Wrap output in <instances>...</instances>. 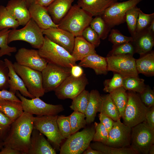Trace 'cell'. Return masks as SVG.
<instances>
[{"label": "cell", "instance_id": "d6986e66", "mask_svg": "<svg viewBox=\"0 0 154 154\" xmlns=\"http://www.w3.org/2000/svg\"><path fill=\"white\" fill-rule=\"evenodd\" d=\"M56 152L43 134L33 129L31 135L29 154H56Z\"/></svg>", "mask_w": 154, "mask_h": 154}, {"label": "cell", "instance_id": "f35d334b", "mask_svg": "<svg viewBox=\"0 0 154 154\" xmlns=\"http://www.w3.org/2000/svg\"><path fill=\"white\" fill-rule=\"evenodd\" d=\"M69 116L71 135L85 127L87 123L85 119L86 116L85 114L77 111H74Z\"/></svg>", "mask_w": 154, "mask_h": 154}, {"label": "cell", "instance_id": "8d00e7d4", "mask_svg": "<svg viewBox=\"0 0 154 154\" xmlns=\"http://www.w3.org/2000/svg\"><path fill=\"white\" fill-rule=\"evenodd\" d=\"M140 10V9L136 6L128 10L126 13L125 22L129 31L132 37L136 34L138 15Z\"/></svg>", "mask_w": 154, "mask_h": 154}, {"label": "cell", "instance_id": "4dcf8cb0", "mask_svg": "<svg viewBox=\"0 0 154 154\" xmlns=\"http://www.w3.org/2000/svg\"><path fill=\"white\" fill-rule=\"evenodd\" d=\"M126 90L122 86L109 93L113 102L118 109L121 117H123L128 100Z\"/></svg>", "mask_w": 154, "mask_h": 154}, {"label": "cell", "instance_id": "f1b7e54d", "mask_svg": "<svg viewBox=\"0 0 154 154\" xmlns=\"http://www.w3.org/2000/svg\"><path fill=\"white\" fill-rule=\"evenodd\" d=\"M0 110L13 122L24 112L21 102L8 100H0Z\"/></svg>", "mask_w": 154, "mask_h": 154}, {"label": "cell", "instance_id": "4316f807", "mask_svg": "<svg viewBox=\"0 0 154 154\" xmlns=\"http://www.w3.org/2000/svg\"><path fill=\"white\" fill-rule=\"evenodd\" d=\"M136 67L138 74H142L147 76L154 75V51L140 55L135 60Z\"/></svg>", "mask_w": 154, "mask_h": 154}, {"label": "cell", "instance_id": "db71d44e", "mask_svg": "<svg viewBox=\"0 0 154 154\" xmlns=\"http://www.w3.org/2000/svg\"><path fill=\"white\" fill-rule=\"evenodd\" d=\"M82 67L75 64L70 68L71 75L75 78L81 77L84 74V71Z\"/></svg>", "mask_w": 154, "mask_h": 154}, {"label": "cell", "instance_id": "484cf974", "mask_svg": "<svg viewBox=\"0 0 154 154\" xmlns=\"http://www.w3.org/2000/svg\"><path fill=\"white\" fill-rule=\"evenodd\" d=\"M95 47L82 36L75 37L74 46L71 55L76 61L81 60L90 55L96 53Z\"/></svg>", "mask_w": 154, "mask_h": 154}, {"label": "cell", "instance_id": "7a4b0ae2", "mask_svg": "<svg viewBox=\"0 0 154 154\" xmlns=\"http://www.w3.org/2000/svg\"><path fill=\"white\" fill-rule=\"evenodd\" d=\"M92 17L75 4L58 24V28L70 32L75 37L81 36L84 30L90 26Z\"/></svg>", "mask_w": 154, "mask_h": 154}, {"label": "cell", "instance_id": "7bdbcfd3", "mask_svg": "<svg viewBox=\"0 0 154 154\" xmlns=\"http://www.w3.org/2000/svg\"><path fill=\"white\" fill-rule=\"evenodd\" d=\"M154 19V13L151 14H146L144 13L141 10L138 14L136 34L147 28Z\"/></svg>", "mask_w": 154, "mask_h": 154}, {"label": "cell", "instance_id": "d590c367", "mask_svg": "<svg viewBox=\"0 0 154 154\" xmlns=\"http://www.w3.org/2000/svg\"><path fill=\"white\" fill-rule=\"evenodd\" d=\"M90 92L85 89L72 100L70 109L85 114L89 102Z\"/></svg>", "mask_w": 154, "mask_h": 154}, {"label": "cell", "instance_id": "cb8c5ba5", "mask_svg": "<svg viewBox=\"0 0 154 154\" xmlns=\"http://www.w3.org/2000/svg\"><path fill=\"white\" fill-rule=\"evenodd\" d=\"M78 65L92 69L97 75H106L108 72L106 57L97 53L88 55L80 60Z\"/></svg>", "mask_w": 154, "mask_h": 154}, {"label": "cell", "instance_id": "6da1fadb", "mask_svg": "<svg viewBox=\"0 0 154 154\" xmlns=\"http://www.w3.org/2000/svg\"><path fill=\"white\" fill-rule=\"evenodd\" d=\"M34 117L33 115L24 112L12 123L3 141L4 146H10L21 154H28L34 129Z\"/></svg>", "mask_w": 154, "mask_h": 154}, {"label": "cell", "instance_id": "8fae6325", "mask_svg": "<svg viewBox=\"0 0 154 154\" xmlns=\"http://www.w3.org/2000/svg\"><path fill=\"white\" fill-rule=\"evenodd\" d=\"M41 72L44 93L54 91L71 75L70 68L49 63Z\"/></svg>", "mask_w": 154, "mask_h": 154}, {"label": "cell", "instance_id": "83f0119b", "mask_svg": "<svg viewBox=\"0 0 154 154\" xmlns=\"http://www.w3.org/2000/svg\"><path fill=\"white\" fill-rule=\"evenodd\" d=\"M101 100V96L98 90H93L91 91L85 113L87 124H90L94 121L96 114L98 112Z\"/></svg>", "mask_w": 154, "mask_h": 154}, {"label": "cell", "instance_id": "9f6ffc18", "mask_svg": "<svg viewBox=\"0 0 154 154\" xmlns=\"http://www.w3.org/2000/svg\"><path fill=\"white\" fill-rule=\"evenodd\" d=\"M55 0H36L35 3L47 7Z\"/></svg>", "mask_w": 154, "mask_h": 154}, {"label": "cell", "instance_id": "11a10c76", "mask_svg": "<svg viewBox=\"0 0 154 154\" xmlns=\"http://www.w3.org/2000/svg\"><path fill=\"white\" fill-rule=\"evenodd\" d=\"M21 152L9 146H4L0 151V154H21Z\"/></svg>", "mask_w": 154, "mask_h": 154}, {"label": "cell", "instance_id": "4fadbf2b", "mask_svg": "<svg viewBox=\"0 0 154 154\" xmlns=\"http://www.w3.org/2000/svg\"><path fill=\"white\" fill-rule=\"evenodd\" d=\"M108 71L120 74L124 78L139 76L135 60L130 54L117 55L106 57Z\"/></svg>", "mask_w": 154, "mask_h": 154}, {"label": "cell", "instance_id": "2e32d148", "mask_svg": "<svg viewBox=\"0 0 154 154\" xmlns=\"http://www.w3.org/2000/svg\"><path fill=\"white\" fill-rule=\"evenodd\" d=\"M15 58L19 64L40 72L45 68L48 64L40 55L38 50L22 48L18 50Z\"/></svg>", "mask_w": 154, "mask_h": 154}, {"label": "cell", "instance_id": "91938a15", "mask_svg": "<svg viewBox=\"0 0 154 154\" xmlns=\"http://www.w3.org/2000/svg\"><path fill=\"white\" fill-rule=\"evenodd\" d=\"M36 0H25L28 7L31 4L35 3Z\"/></svg>", "mask_w": 154, "mask_h": 154}, {"label": "cell", "instance_id": "ac0fdd59", "mask_svg": "<svg viewBox=\"0 0 154 154\" xmlns=\"http://www.w3.org/2000/svg\"><path fill=\"white\" fill-rule=\"evenodd\" d=\"M31 18L42 30L58 27V25L53 21L46 7L35 3L28 8Z\"/></svg>", "mask_w": 154, "mask_h": 154}, {"label": "cell", "instance_id": "8992f818", "mask_svg": "<svg viewBox=\"0 0 154 154\" xmlns=\"http://www.w3.org/2000/svg\"><path fill=\"white\" fill-rule=\"evenodd\" d=\"M154 143V129L146 121L131 128L130 147L137 154H148Z\"/></svg>", "mask_w": 154, "mask_h": 154}, {"label": "cell", "instance_id": "5bb4252c", "mask_svg": "<svg viewBox=\"0 0 154 154\" xmlns=\"http://www.w3.org/2000/svg\"><path fill=\"white\" fill-rule=\"evenodd\" d=\"M88 84L85 74H84L78 78H75L70 75L54 91L59 99L69 98L73 100L85 90Z\"/></svg>", "mask_w": 154, "mask_h": 154}, {"label": "cell", "instance_id": "ee69618b", "mask_svg": "<svg viewBox=\"0 0 154 154\" xmlns=\"http://www.w3.org/2000/svg\"><path fill=\"white\" fill-rule=\"evenodd\" d=\"M94 126L95 132L92 141L106 144L108 138L109 132L104 126L100 123L95 122Z\"/></svg>", "mask_w": 154, "mask_h": 154}, {"label": "cell", "instance_id": "d4e9b609", "mask_svg": "<svg viewBox=\"0 0 154 154\" xmlns=\"http://www.w3.org/2000/svg\"><path fill=\"white\" fill-rule=\"evenodd\" d=\"M74 0H55L47 7L53 21L58 25L71 7Z\"/></svg>", "mask_w": 154, "mask_h": 154}, {"label": "cell", "instance_id": "44dd1931", "mask_svg": "<svg viewBox=\"0 0 154 154\" xmlns=\"http://www.w3.org/2000/svg\"><path fill=\"white\" fill-rule=\"evenodd\" d=\"M132 41L135 52L140 55L149 52L154 46V33L148 28L136 33Z\"/></svg>", "mask_w": 154, "mask_h": 154}, {"label": "cell", "instance_id": "9a60e30c", "mask_svg": "<svg viewBox=\"0 0 154 154\" xmlns=\"http://www.w3.org/2000/svg\"><path fill=\"white\" fill-rule=\"evenodd\" d=\"M131 128L121 122L120 118L114 121L106 145L117 148L127 147L131 144Z\"/></svg>", "mask_w": 154, "mask_h": 154}, {"label": "cell", "instance_id": "6f0895ef", "mask_svg": "<svg viewBox=\"0 0 154 154\" xmlns=\"http://www.w3.org/2000/svg\"><path fill=\"white\" fill-rule=\"evenodd\" d=\"M83 154H103L102 152L92 149L89 146L82 153Z\"/></svg>", "mask_w": 154, "mask_h": 154}, {"label": "cell", "instance_id": "836d02e7", "mask_svg": "<svg viewBox=\"0 0 154 154\" xmlns=\"http://www.w3.org/2000/svg\"><path fill=\"white\" fill-rule=\"evenodd\" d=\"M90 26L98 34L100 38L102 40L106 38L111 29L101 16H96L93 18Z\"/></svg>", "mask_w": 154, "mask_h": 154}, {"label": "cell", "instance_id": "74e56055", "mask_svg": "<svg viewBox=\"0 0 154 154\" xmlns=\"http://www.w3.org/2000/svg\"><path fill=\"white\" fill-rule=\"evenodd\" d=\"M9 29L7 28L0 29V57L4 55L10 56L12 53L17 51L15 47L10 46L8 45V36L10 31Z\"/></svg>", "mask_w": 154, "mask_h": 154}, {"label": "cell", "instance_id": "603a6c76", "mask_svg": "<svg viewBox=\"0 0 154 154\" xmlns=\"http://www.w3.org/2000/svg\"><path fill=\"white\" fill-rule=\"evenodd\" d=\"M117 0H78L77 5L92 17L101 16Z\"/></svg>", "mask_w": 154, "mask_h": 154}, {"label": "cell", "instance_id": "f5cc1de1", "mask_svg": "<svg viewBox=\"0 0 154 154\" xmlns=\"http://www.w3.org/2000/svg\"><path fill=\"white\" fill-rule=\"evenodd\" d=\"M145 120L152 129H154V106L151 107L146 114Z\"/></svg>", "mask_w": 154, "mask_h": 154}, {"label": "cell", "instance_id": "f6af8a7d", "mask_svg": "<svg viewBox=\"0 0 154 154\" xmlns=\"http://www.w3.org/2000/svg\"><path fill=\"white\" fill-rule=\"evenodd\" d=\"M110 32L108 40L113 44V45H118L133 41V38L132 37L125 36L117 29H111Z\"/></svg>", "mask_w": 154, "mask_h": 154}, {"label": "cell", "instance_id": "680465c9", "mask_svg": "<svg viewBox=\"0 0 154 154\" xmlns=\"http://www.w3.org/2000/svg\"><path fill=\"white\" fill-rule=\"evenodd\" d=\"M148 29L154 33V19L151 21Z\"/></svg>", "mask_w": 154, "mask_h": 154}, {"label": "cell", "instance_id": "52a82bcc", "mask_svg": "<svg viewBox=\"0 0 154 154\" xmlns=\"http://www.w3.org/2000/svg\"><path fill=\"white\" fill-rule=\"evenodd\" d=\"M95 132L93 126L71 135L61 146L60 154L82 153L90 146Z\"/></svg>", "mask_w": 154, "mask_h": 154}, {"label": "cell", "instance_id": "bcb514c9", "mask_svg": "<svg viewBox=\"0 0 154 154\" xmlns=\"http://www.w3.org/2000/svg\"><path fill=\"white\" fill-rule=\"evenodd\" d=\"M81 36L95 48L98 47L100 43V38L98 35L90 26L84 30Z\"/></svg>", "mask_w": 154, "mask_h": 154}, {"label": "cell", "instance_id": "816d5d0a", "mask_svg": "<svg viewBox=\"0 0 154 154\" xmlns=\"http://www.w3.org/2000/svg\"><path fill=\"white\" fill-rule=\"evenodd\" d=\"M8 100L21 102L15 94L7 90H0V100Z\"/></svg>", "mask_w": 154, "mask_h": 154}, {"label": "cell", "instance_id": "5b68a950", "mask_svg": "<svg viewBox=\"0 0 154 154\" xmlns=\"http://www.w3.org/2000/svg\"><path fill=\"white\" fill-rule=\"evenodd\" d=\"M128 100L122 118L123 123L132 128L145 120L147 113L151 108L146 106L136 92L128 91Z\"/></svg>", "mask_w": 154, "mask_h": 154}, {"label": "cell", "instance_id": "6125c7cd", "mask_svg": "<svg viewBox=\"0 0 154 154\" xmlns=\"http://www.w3.org/2000/svg\"><path fill=\"white\" fill-rule=\"evenodd\" d=\"M4 146V142L3 141L0 140V147Z\"/></svg>", "mask_w": 154, "mask_h": 154}, {"label": "cell", "instance_id": "9c48e42d", "mask_svg": "<svg viewBox=\"0 0 154 154\" xmlns=\"http://www.w3.org/2000/svg\"><path fill=\"white\" fill-rule=\"evenodd\" d=\"M16 96L21 101L23 110L24 112L37 116L46 115H56L63 111L64 108L61 104L53 105L47 104L40 97L28 99L17 91Z\"/></svg>", "mask_w": 154, "mask_h": 154}, {"label": "cell", "instance_id": "e575fe53", "mask_svg": "<svg viewBox=\"0 0 154 154\" xmlns=\"http://www.w3.org/2000/svg\"><path fill=\"white\" fill-rule=\"evenodd\" d=\"M19 26V23L6 9L0 5V29L11 28L17 29Z\"/></svg>", "mask_w": 154, "mask_h": 154}, {"label": "cell", "instance_id": "f907efd6", "mask_svg": "<svg viewBox=\"0 0 154 154\" xmlns=\"http://www.w3.org/2000/svg\"><path fill=\"white\" fill-rule=\"evenodd\" d=\"M100 123H102L109 133L112 127L114 121L110 117L100 113L99 116Z\"/></svg>", "mask_w": 154, "mask_h": 154}, {"label": "cell", "instance_id": "b9f144b4", "mask_svg": "<svg viewBox=\"0 0 154 154\" xmlns=\"http://www.w3.org/2000/svg\"><path fill=\"white\" fill-rule=\"evenodd\" d=\"M57 122L59 131L62 136L65 138L69 137L71 135L69 116H58Z\"/></svg>", "mask_w": 154, "mask_h": 154}, {"label": "cell", "instance_id": "7dc6e473", "mask_svg": "<svg viewBox=\"0 0 154 154\" xmlns=\"http://www.w3.org/2000/svg\"><path fill=\"white\" fill-rule=\"evenodd\" d=\"M9 69L4 61L0 60V90L9 88Z\"/></svg>", "mask_w": 154, "mask_h": 154}, {"label": "cell", "instance_id": "7402d4cb", "mask_svg": "<svg viewBox=\"0 0 154 154\" xmlns=\"http://www.w3.org/2000/svg\"><path fill=\"white\" fill-rule=\"evenodd\" d=\"M4 61L9 69V91L15 94L19 91L24 96L31 99L35 98L28 92L23 80L15 71L12 62L7 58Z\"/></svg>", "mask_w": 154, "mask_h": 154}, {"label": "cell", "instance_id": "ffe728a7", "mask_svg": "<svg viewBox=\"0 0 154 154\" xmlns=\"http://www.w3.org/2000/svg\"><path fill=\"white\" fill-rule=\"evenodd\" d=\"M5 7L19 25L25 26L31 18L25 0H9Z\"/></svg>", "mask_w": 154, "mask_h": 154}, {"label": "cell", "instance_id": "e0dca14e", "mask_svg": "<svg viewBox=\"0 0 154 154\" xmlns=\"http://www.w3.org/2000/svg\"><path fill=\"white\" fill-rule=\"evenodd\" d=\"M42 32L43 34L50 40L62 47L71 54L75 38L73 35L58 27L42 30Z\"/></svg>", "mask_w": 154, "mask_h": 154}, {"label": "cell", "instance_id": "d6a6232c", "mask_svg": "<svg viewBox=\"0 0 154 154\" xmlns=\"http://www.w3.org/2000/svg\"><path fill=\"white\" fill-rule=\"evenodd\" d=\"M144 80L139 76H129L123 78L122 87L126 90L141 93L145 89L146 85Z\"/></svg>", "mask_w": 154, "mask_h": 154}, {"label": "cell", "instance_id": "c3c4849f", "mask_svg": "<svg viewBox=\"0 0 154 154\" xmlns=\"http://www.w3.org/2000/svg\"><path fill=\"white\" fill-rule=\"evenodd\" d=\"M13 122L0 110V140L3 141Z\"/></svg>", "mask_w": 154, "mask_h": 154}, {"label": "cell", "instance_id": "94428289", "mask_svg": "<svg viewBox=\"0 0 154 154\" xmlns=\"http://www.w3.org/2000/svg\"><path fill=\"white\" fill-rule=\"evenodd\" d=\"M149 154H154V145H152L150 147L149 151Z\"/></svg>", "mask_w": 154, "mask_h": 154}, {"label": "cell", "instance_id": "7c38bea8", "mask_svg": "<svg viewBox=\"0 0 154 154\" xmlns=\"http://www.w3.org/2000/svg\"><path fill=\"white\" fill-rule=\"evenodd\" d=\"M143 0H128L115 2L107 8L101 15L112 28L125 22V15L129 9L137 5Z\"/></svg>", "mask_w": 154, "mask_h": 154}, {"label": "cell", "instance_id": "1f68e13d", "mask_svg": "<svg viewBox=\"0 0 154 154\" xmlns=\"http://www.w3.org/2000/svg\"><path fill=\"white\" fill-rule=\"evenodd\" d=\"M90 146L92 149L99 151L103 154H136L130 147L117 148L97 141L90 143Z\"/></svg>", "mask_w": 154, "mask_h": 154}, {"label": "cell", "instance_id": "ba28073f", "mask_svg": "<svg viewBox=\"0 0 154 154\" xmlns=\"http://www.w3.org/2000/svg\"><path fill=\"white\" fill-rule=\"evenodd\" d=\"M13 66L31 95L35 98L40 97L44 95L41 72L20 65L16 62L13 63Z\"/></svg>", "mask_w": 154, "mask_h": 154}, {"label": "cell", "instance_id": "ab89813d", "mask_svg": "<svg viewBox=\"0 0 154 154\" xmlns=\"http://www.w3.org/2000/svg\"><path fill=\"white\" fill-rule=\"evenodd\" d=\"M135 53V48L131 41L113 45L112 50L109 52L107 56L125 54L133 55Z\"/></svg>", "mask_w": 154, "mask_h": 154}, {"label": "cell", "instance_id": "60d3db41", "mask_svg": "<svg viewBox=\"0 0 154 154\" xmlns=\"http://www.w3.org/2000/svg\"><path fill=\"white\" fill-rule=\"evenodd\" d=\"M124 78L120 74L114 72L112 78L105 80L103 83V91L110 93L115 90L122 86Z\"/></svg>", "mask_w": 154, "mask_h": 154}, {"label": "cell", "instance_id": "277c9868", "mask_svg": "<svg viewBox=\"0 0 154 154\" xmlns=\"http://www.w3.org/2000/svg\"><path fill=\"white\" fill-rule=\"evenodd\" d=\"M41 29L31 18L24 27L19 29L10 30L7 42L22 40L28 42L33 48L38 49L42 46L44 39Z\"/></svg>", "mask_w": 154, "mask_h": 154}, {"label": "cell", "instance_id": "3957f363", "mask_svg": "<svg viewBox=\"0 0 154 154\" xmlns=\"http://www.w3.org/2000/svg\"><path fill=\"white\" fill-rule=\"evenodd\" d=\"M42 47L38 49L40 55L48 63L71 68L76 64L71 54L65 48L49 39L46 36Z\"/></svg>", "mask_w": 154, "mask_h": 154}, {"label": "cell", "instance_id": "30bf717a", "mask_svg": "<svg viewBox=\"0 0 154 154\" xmlns=\"http://www.w3.org/2000/svg\"><path fill=\"white\" fill-rule=\"evenodd\" d=\"M57 115H46L34 117V129L45 135L54 146L58 149L63 139H65L60 134L57 122Z\"/></svg>", "mask_w": 154, "mask_h": 154}, {"label": "cell", "instance_id": "681fc988", "mask_svg": "<svg viewBox=\"0 0 154 154\" xmlns=\"http://www.w3.org/2000/svg\"><path fill=\"white\" fill-rule=\"evenodd\" d=\"M139 96L141 101L146 106H154V92L149 86H146L143 91L139 94Z\"/></svg>", "mask_w": 154, "mask_h": 154}, {"label": "cell", "instance_id": "f546056e", "mask_svg": "<svg viewBox=\"0 0 154 154\" xmlns=\"http://www.w3.org/2000/svg\"><path fill=\"white\" fill-rule=\"evenodd\" d=\"M102 100L98 112L107 115L116 121L121 117L119 111L109 94L101 96Z\"/></svg>", "mask_w": 154, "mask_h": 154}]
</instances>
